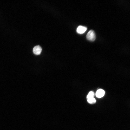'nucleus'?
<instances>
[{"label":"nucleus","mask_w":130,"mask_h":130,"mask_svg":"<svg viewBox=\"0 0 130 130\" xmlns=\"http://www.w3.org/2000/svg\"><path fill=\"white\" fill-rule=\"evenodd\" d=\"M87 28L84 26H80L77 28V32L78 33L82 34L86 30Z\"/></svg>","instance_id":"3"},{"label":"nucleus","mask_w":130,"mask_h":130,"mask_svg":"<svg viewBox=\"0 0 130 130\" xmlns=\"http://www.w3.org/2000/svg\"><path fill=\"white\" fill-rule=\"evenodd\" d=\"M86 38L90 41H94L96 38V36L94 31L92 30L89 31L86 35Z\"/></svg>","instance_id":"1"},{"label":"nucleus","mask_w":130,"mask_h":130,"mask_svg":"<svg viewBox=\"0 0 130 130\" xmlns=\"http://www.w3.org/2000/svg\"><path fill=\"white\" fill-rule=\"evenodd\" d=\"M94 96V92L92 91H90L87 96V98L89 99L93 97Z\"/></svg>","instance_id":"6"},{"label":"nucleus","mask_w":130,"mask_h":130,"mask_svg":"<svg viewBox=\"0 0 130 130\" xmlns=\"http://www.w3.org/2000/svg\"><path fill=\"white\" fill-rule=\"evenodd\" d=\"M42 50L41 47L39 46L38 45L34 47L33 49V52L35 54L39 55L41 53Z\"/></svg>","instance_id":"2"},{"label":"nucleus","mask_w":130,"mask_h":130,"mask_svg":"<svg viewBox=\"0 0 130 130\" xmlns=\"http://www.w3.org/2000/svg\"><path fill=\"white\" fill-rule=\"evenodd\" d=\"M105 94V91L103 90L100 89L98 90L96 93V97L99 98H100L103 97Z\"/></svg>","instance_id":"4"},{"label":"nucleus","mask_w":130,"mask_h":130,"mask_svg":"<svg viewBox=\"0 0 130 130\" xmlns=\"http://www.w3.org/2000/svg\"><path fill=\"white\" fill-rule=\"evenodd\" d=\"M87 101L90 104H94L96 102V99L93 97L88 99Z\"/></svg>","instance_id":"5"}]
</instances>
